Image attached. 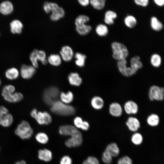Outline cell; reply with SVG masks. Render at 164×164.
I'll return each mask as SVG.
<instances>
[{"label": "cell", "mask_w": 164, "mask_h": 164, "mask_svg": "<svg viewBox=\"0 0 164 164\" xmlns=\"http://www.w3.org/2000/svg\"><path fill=\"white\" fill-rule=\"evenodd\" d=\"M105 150L108 152L113 157L117 156L120 153L119 149L117 144L114 142L108 145Z\"/></svg>", "instance_id": "cell-26"}, {"label": "cell", "mask_w": 164, "mask_h": 164, "mask_svg": "<svg viewBox=\"0 0 164 164\" xmlns=\"http://www.w3.org/2000/svg\"><path fill=\"white\" fill-rule=\"evenodd\" d=\"M91 104L92 108L97 110L102 109L104 105V102L103 98L99 96H95L91 98Z\"/></svg>", "instance_id": "cell-22"}, {"label": "cell", "mask_w": 164, "mask_h": 164, "mask_svg": "<svg viewBox=\"0 0 164 164\" xmlns=\"http://www.w3.org/2000/svg\"><path fill=\"white\" fill-rule=\"evenodd\" d=\"M73 160L72 158L68 155L63 156L60 161V164H72Z\"/></svg>", "instance_id": "cell-43"}, {"label": "cell", "mask_w": 164, "mask_h": 164, "mask_svg": "<svg viewBox=\"0 0 164 164\" xmlns=\"http://www.w3.org/2000/svg\"><path fill=\"white\" fill-rule=\"evenodd\" d=\"M11 32L13 34H20L23 27L22 23L18 19H14L10 24Z\"/></svg>", "instance_id": "cell-21"}, {"label": "cell", "mask_w": 164, "mask_h": 164, "mask_svg": "<svg viewBox=\"0 0 164 164\" xmlns=\"http://www.w3.org/2000/svg\"><path fill=\"white\" fill-rule=\"evenodd\" d=\"M125 25L129 28H133L136 25L137 21L136 18L132 15H128L124 20Z\"/></svg>", "instance_id": "cell-36"}, {"label": "cell", "mask_w": 164, "mask_h": 164, "mask_svg": "<svg viewBox=\"0 0 164 164\" xmlns=\"http://www.w3.org/2000/svg\"><path fill=\"white\" fill-rule=\"evenodd\" d=\"M4 75L7 80H14L17 79L20 76L19 70L15 67H10L5 70Z\"/></svg>", "instance_id": "cell-20"}, {"label": "cell", "mask_w": 164, "mask_h": 164, "mask_svg": "<svg viewBox=\"0 0 164 164\" xmlns=\"http://www.w3.org/2000/svg\"><path fill=\"white\" fill-rule=\"evenodd\" d=\"M126 60L118 61L117 67L119 72L123 76L126 77H131L136 73L130 67H128Z\"/></svg>", "instance_id": "cell-9"}, {"label": "cell", "mask_w": 164, "mask_h": 164, "mask_svg": "<svg viewBox=\"0 0 164 164\" xmlns=\"http://www.w3.org/2000/svg\"><path fill=\"white\" fill-rule=\"evenodd\" d=\"M95 31L98 36L103 37L108 35V29L107 26L105 24H100L97 26L95 29Z\"/></svg>", "instance_id": "cell-33"}, {"label": "cell", "mask_w": 164, "mask_h": 164, "mask_svg": "<svg viewBox=\"0 0 164 164\" xmlns=\"http://www.w3.org/2000/svg\"><path fill=\"white\" fill-rule=\"evenodd\" d=\"M154 2L159 6H161L164 5V0H154Z\"/></svg>", "instance_id": "cell-51"}, {"label": "cell", "mask_w": 164, "mask_h": 164, "mask_svg": "<svg viewBox=\"0 0 164 164\" xmlns=\"http://www.w3.org/2000/svg\"><path fill=\"white\" fill-rule=\"evenodd\" d=\"M148 96L151 101H162L164 99V88L156 85L152 86L149 88Z\"/></svg>", "instance_id": "cell-8"}, {"label": "cell", "mask_w": 164, "mask_h": 164, "mask_svg": "<svg viewBox=\"0 0 164 164\" xmlns=\"http://www.w3.org/2000/svg\"><path fill=\"white\" fill-rule=\"evenodd\" d=\"M35 139L37 142L41 144H46L49 141L48 136L43 132L37 133L35 135Z\"/></svg>", "instance_id": "cell-31"}, {"label": "cell", "mask_w": 164, "mask_h": 164, "mask_svg": "<svg viewBox=\"0 0 164 164\" xmlns=\"http://www.w3.org/2000/svg\"><path fill=\"white\" fill-rule=\"evenodd\" d=\"M60 97L62 102L67 104L72 101L73 95L71 91H69L66 93L63 92H61L60 94Z\"/></svg>", "instance_id": "cell-34"}, {"label": "cell", "mask_w": 164, "mask_h": 164, "mask_svg": "<svg viewBox=\"0 0 164 164\" xmlns=\"http://www.w3.org/2000/svg\"><path fill=\"white\" fill-rule=\"evenodd\" d=\"M29 58L32 65L36 68L38 67L39 61L43 65H46L48 63L46 53L43 50L34 49L30 53Z\"/></svg>", "instance_id": "cell-7"}, {"label": "cell", "mask_w": 164, "mask_h": 164, "mask_svg": "<svg viewBox=\"0 0 164 164\" xmlns=\"http://www.w3.org/2000/svg\"><path fill=\"white\" fill-rule=\"evenodd\" d=\"M123 107L118 102H114L111 103L108 107V112L112 116L119 117L121 116L123 112Z\"/></svg>", "instance_id": "cell-13"}, {"label": "cell", "mask_w": 164, "mask_h": 164, "mask_svg": "<svg viewBox=\"0 0 164 164\" xmlns=\"http://www.w3.org/2000/svg\"><path fill=\"white\" fill-rule=\"evenodd\" d=\"M143 137L142 135L138 132H135L132 135L131 138L132 143L136 145L141 144L143 141Z\"/></svg>", "instance_id": "cell-39"}, {"label": "cell", "mask_w": 164, "mask_h": 164, "mask_svg": "<svg viewBox=\"0 0 164 164\" xmlns=\"http://www.w3.org/2000/svg\"><path fill=\"white\" fill-rule=\"evenodd\" d=\"M84 121L79 117H75L73 120L74 126L77 129H80L83 124Z\"/></svg>", "instance_id": "cell-44"}, {"label": "cell", "mask_w": 164, "mask_h": 164, "mask_svg": "<svg viewBox=\"0 0 164 164\" xmlns=\"http://www.w3.org/2000/svg\"><path fill=\"white\" fill-rule=\"evenodd\" d=\"M146 121L148 125L151 126L155 127L159 125L160 119L159 116L157 114L152 113L148 116Z\"/></svg>", "instance_id": "cell-29"}, {"label": "cell", "mask_w": 164, "mask_h": 164, "mask_svg": "<svg viewBox=\"0 0 164 164\" xmlns=\"http://www.w3.org/2000/svg\"><path fill=\"white\" fill-rule=\"evenodd\" d=\"M15 134L22 140L30 138L34 133V130L30 123L23 120L17 125L14 130Z\"/></svg>", "instance_id": "cell-2"}, {"label": "cell", "mask_w": 164, "mask_h": 164, "mask_svg": "<svg viewBox=\"0 0 164 164\" xmlns=\"http://www.w3.org/2000/svg\"><path fill=\"white\" fill-rule=\"evenodd\" d=\"M117 17V14L115 12L111 10H108L105 13L104 21L107 24L112 25L114 24V20Z\"/></svg>", "instance_id": "cell-27"}, {"label": "cell", "mask_w": 164, "mask_h": 164, "mask_svg": "<svg viewBox=\"0 0 164 164\" xmlns=\"http://www.w3.org/2000/svg\"><path fill=\"white\" fill-rule=\"evenodd\" d=\"M14 6L12 3L9 1H5L0 4V12L4 15H8L13 12Z\"/></svg>", "instance_id": "cell-19"}, {"label": "cell", "mask_w": 164, "mask_h": 164, "mask_svg": "<svg viewBox=\"0 0 164 164\" xmlns=\"http://www.w3.org/2000/svg\"><path fill=\"white\" fill-rule=\"evenodd\" d=\"M47 59L48 62L51 65L55 66H59L62 62L61 58L58 54H51L48 57Z\"/></svg>", "instance_id": "cell-28"}, {"label": "cell", "mask_w": 164, "mask_h": 164, "mask_svg": "<svg viewBox=\"0 0 164 164\" xmlns=\"http://www.w3.org/2000/svg\"><path fill=\"white\" fill-rule=\"evenodd\" d=\"M50 110L53 113L61 116H71L75 113L73 106L58 101L51 106Z\"/></svg>", "instance_id": "cell-3"}, {"label": "cell", "mask_w": 164, "mask_h": 164, "mask_svg": "<svg viewBox=\"0 0 164 164\" xmlns=\"http://www.w3.org/2000/svg\"><path fill=\"white\" fill-rule=\"evenodd\" d=\"M60 91L58 88L51 86L46 88L44 91L43 97L45 103L49 105H52L57 100L59 96Z\"/></svg>", "instance_id": "cell-6"}, {"label": "cell", "mask_w": 164, "mask_h": 164, "mask_svg": "<svg viewBox=\"0 0 164 164\" xmlns=\"http://www.w3.org/2000/svg\"></svg>", "instance_id": "cell-54"}, {"label": "cell", "mask_w": 164, "mask_h": 164, "mask_svg": "<svg viewBox=\"0 0 164 164\" xmlns=\"http://www.w3.org/2000/svg\"><path fill=\"white\" fill-rule=\"evenodd\" d=\"M150 24L152 29L155 31H160L163 28L162 23L155 17L153 16L151 18Z\"/></svg>", "instance_id": "cell-35"}, {"label": "cell", "mask_w": 164, "mask_h": 164, "mask_svg": "<svg viewBox=\"0 0 164 164\" xmlns=\"http://www.w3.org/2000/svg\"><path fill=\"white\" fill-rule=\"evenodd\" d=\"M65 15V12L62 7H59L56 10L52 11L50 16V19L53 21H56L61 18H63Z\"/></svg>", "instance_id": "cell-25"}, {"label": "cell", "mask_w": 164, "mask_h": 164, "mask_svg": "<svg viewBox=\"0 0 164 164\" xmlns=\"http://www.w3.org/2000/svg\"><path fill=\"white\" fill-rule=\"evenodd\" d=\"M36 108L32 109L30 112V115L33 118L35 119L38 112Z\"/></svg>", "instance_id": "cell-50"}, {"label": "cell", "mask_w": 164, "mask_h": 164, "mask_svg": "<svg viewBox=\"0 0 164 164\" xmlns=\"http://www.w3.org/2000/svg\"><path fill=\"white\" fill-rule=\"evenodd\" d=\"M13 122V116L10 113L0 114V126L4 128H8L12 125Z\"/></svg>", "instance_id": "cell-17"}, {"label": "cell", "mask_w": 164, "mask_h": 164, "mask_svg": "<svg viewBox=\"0 0 164 164\" xmlns=\"http://www.w3.org/2000/svg\"><path fill=\"white\" fill-rule=\"evenodd\" d=\"M90 19L88 16L82 14L79 15L76 18L75 21L76 30L79 34L85 36L91 31V26L86 24L90 21Z\"/></svg>", "instance_id": "cell-4"}, {"label": "cell", "mask_w": 164, "mask_h": 164, "mask_svg": "<svg viewBox=\"0 0 164 164\" xmlns=\"http://www.w3.org/2000/svg\"><path fill=\"white\" fill-rule=\"evenodd\" d=\"M36 72V68L32 65L23 64L21 65L19 70L20 75L24 79L31 78Z\"/></svg>", "instance_id": "cell-10"}, {"label": "cell", "mask_w": 164, "mask_h": 164, "mask_svg": "<svg viewBox=\"0 0 164 164\" xmlns=\"http://www.w3.org/2000/svg\"><path fill=\"white\" fill-rule=\"evenodd\" d=\"M161 58L158 54H154L151 56L150 63L151 65L154 67H158L161 64Z\"/></svg>", "instance_id": "cell-38"}, {"label": "cell", "mask_w": 164, "mask_h": 164, "mask_svg": "<svg viewBox=\"0 0 164 164\" xmlns=\"http://www.w3.org/2000/svg\"><path fill=\"white\" fill-rule=\"evenodd\" d=\"M76 60L75 64L79 67H83L85 65V60L87 58L86 56L79 52H77L74 55Z\"/></svg>", "instance_id": "cell-30"}, {"label": "cell", "mask_w": 164, "mask_h": 164, "mask_svg": "<svg viewBox=\"0 0 164 164\" xmlns=\"http://www.w3.org/2000/svg\"><path fill=\"white\" fill-rule=\"evenodd\" d=\"M34 119L40 125H48L52 121L51 116L46 111H38Z\"/></svg>", "instance_id": "cell-12"}, {"label": "cell", "mask_w": 164, "mask_h": 164, "mask_svg": "<svg viewBox=\"0 0 164 164\" xmlns=\"http://www.w3.org/2000/svg\"><path fill=\"white\" fill-rule=\"evenodd\" d=\"M16 91V88L12 84H9L4 85L2 87L1 95L2 97L4 96L14 93Z\"/></svg>", "instance_id": "cell-32"}, {"label": "cell", "mask_w": 164, "mask_h": 164, "mask_svg": "<svg viewBox=\"0 0 164 164\" xmlns=\"http://www.w3.org/2000/svg\"><path fill=\"white\" fill-rule=\"evenodd\" d=\"M14 164H27L26 162L24 160H21L16 162Z\"/></svg>", "instance_id": "cell-52"}, {"label": "cell", "mask_w": 164, "mask_h": 164, "mask_svg": "<svg viewBox=\"0 0 164 164\" xmlns=\"http://www.w3.org/2000/svg\"><path fill=\"white\" fill-rule=\"evenodd\" d=\"M2 97L5 101L8 102L15 103L22 101L24 96L21 92L16 91L13 93L4 96Z\"/></svg>", "instance_id": "cell-15"}, {"label": "cell", "mask_w": 164, "mask_h": 164, "mask_svg": "<svg viewBox=\"0 0 164 164\" xmlns=\"http://www.w3.org/2000/svg\"><path fill=\"white\" fill-rule=\"evenodd\" d=\"M59 134L63 136H70L65 142V145L69 148L80 146L83 142L82 134L74 126L70 125H61L59 128Z\"/></svg>", "instance_id": "cell-1"}, {"label": "cell", "mask_w": 164, "mask_h": 164, "mask_svg": "<svg viewBox=\"0 0 164 164\" xmlns=\"http://www.w3.org/2000/svg\"></svg>", "instance_id": "cell-55"}, {"label": "cell", "mask_w": 164, "mask_h": 164, "mask_svg": "<svg viewBox=\"0 0 164 164\" xmlns=\"http://www.w3.org/2000/svg\"><path fill=\"white\" fill-rule=\"evenodd\" d=\"M61 59L65 62H69L72 59L74 53L72 49L69 46H63L60 52Z\"/></svg>", "instance_id": "cell-14"}, {"label": "cell", "mask_w": 164, "mask_h": 164, "mask_svg": "<svg viewBox=\"0 0 164 164\" xmlns=\"http://www.w3.org/2000/svg\"><path fill=\"white\" fill-rule=\"evenodd\" d=\"M112 57L117 61L126 60L129 54L127 47L120 42H114L111 44Z\"/></svg>", "instance_id": "cell-5"}, {"label": "cell", "mask_w": 164, "mask_h": 164, "mask_svg": "<svg viewBox=\"0 0 164 164\" xmlns=\"http://www.w3.org/2000/svg\"><path fill=\"white\" fill-rule=\"evenodd\" d=\"M2 84V80L1 78H0V86H1Z\"/></svg>", "instance_id": "cell-53"}, {"label": "cell", "mask_w": 164, "mask_h": 164, "mask_svg": "<svg viewBox=\"0 0 164 164\" xmlns=\"http://www.w3.org/2000/svg\"><path fill=\"white\" fill-rule=\"evenodd\" d=\"M38 157L41 161L48 162L52 160L53 154L52 152L48 149H40L38 151Z\"/></svg>", "instance_id": "cell-18"}, {"label": "cell", "mask_w": 164, "mask_h": 164, "mask_svg": "<svg viewBox=\"0 0 164 164\" xmlns=\"http://www.w3.org/2000/svg\"><path fill=\"white\" fill-rule=\"evenodd\" d=\"M112 156L107 152L104 151L102 156L103 162L106 164H110L112 161Z\"/></svg>", "instance_id": "cell-40"}, {"label": "cell", "mask_w": 164, "mask_h": 164, "mask_svg": "<svg viewBox=\"0 0 164 164\" xmlns=\"http://www.w3.org/2000/svg\"><path fill=\"white\" fill-rule=\"evenodd\" d=\"M135 3L137 5L142 7H146L149 3L148 0H135Z\"/></svg>", "instance_id": "cell-46"}, {"label": "cell", "mask_w": 164, "mask_h": 164, "mask_svg": "<svg viewBox=\"0 0 164 164\" xmlns=\"http://www.w3.org/2000/svg\"><path fill=\"white\" fill-rule=\"evenodd\" d=\"M78 2L79 4L83 6H86L90 3L89 0H78Z\"/></svg>", "instance_id": "cell-49"}, {"label": "cell", "mask_w": 164, "mask_h": 164, "mask_svg": "<svg viewBox=\"0 0 164 164\" xmlns=\"http://www.w3.org/2000/svg\"><path fill=\"white\" fill-rule=\"evenodd\" d=\"M43 8L45 12L47 14L51 12V8L50 2L46 1L44 2Z\"/></svg>", "instance_id": "cell-45"}, {"label": "cell", "mask_w": 164, "mask_h": 164, "mask_svg": "<svg viewBox=\"0 0 164 164\" xmlns=\"http://www.w3.org/2000/svg\"><path fill=\"white\" fill-rule=\"evenodd\" d=\"M123 111L127 114L132 115L137 114L139 110L138 104L133 100L127 101L123 107Z\"/></svg>", "instance_id": "cell-11"}, {"label": "cell", "mask_w": 164, "mask_h": 164, "mask_svg": "<svg viewBox=\"0 0 164 164\" xmlns=\"http://www.w3.org/2000/svg\"><path fill=\"white\" fill-rule=\"evenodd\" d=\"M68 79L70 84L73 86H79L82 83V78L78 73L76 72L70 73L68 76Z\"/></svg>", "instance_id": "cell-24"}, {"label": "cell", "mask_w": 164, "mask_h": 164, "mask_svg": "<svg viewBox=\"0 0 164 164\" xmlns=\"http://www.w3.org/2000/svg\"><path fill=\"white\" fill-rule=\"evenodd\" d=\"M82 164H100L98 160L93 156H89L82 162Z\"/></svg>", "instance_id": "cell-41"}, {"label": "cell", "mask_w": 164, "mask_h": 164, "mask_svg": "<svg viewBox=\"0 0 164 164\" xmlns=\"http://www.w3.org/2000/svg\"><path fill=\"white\" fill-rule=\"evenodd\" d=\"M106 3L105 0H91L90 3L95 9L101 10L104 7Z\"/></svg>", "instance_id": "cell-37"}, {"label": "cell", "mask_w": 164, "mask_h": 164, "mask_svg": "<svg viewBox=\"0 0 164 164\" xmlns=\"http://www.w3.org/2000/svg\"><path fill=\"white\" fill-rule=\"evenodd\" d=\"M143 65L138 56L132 57L130 60V67L136 73L138 70L142 68Z\"/></svg>", "instance_id": "cell-23"}, {"label": "cell", "mask_w": 164, "mask_h": 164, "mask_svg": "<svg viewBox=\"0 0 164 164\" xmlns=\"http://www.w3.org/2000/svg\"><path fill=\"white\" fill-rule=\"evenodd\" d=\"M117 164H133V162L129 156L125 155L120 158L118 160Z\"/></svg>", "instance_id": "cell-42"}, {"label": "cell", "mask_w": 164, "mask_h": 164, "mask_svg": "<svg viewBox=\"0 0 164 164\" xmlns=\"http://www.w3.org/2000/svg\"><path fill=\"white\" fill-rule=\"evenodd\" d=\"M89 127L90 125L89 123L87 121H84L80 129L83 131H86L89 129Z\"/></svg>", "instance_id": "cell-47"}, {"label": "cell", "mask_w": 164, "mask_h": 164, "mask_svg": "<svg viewBox=\"0 0 164 164\" xmlns=\"http://www.w3.org/2000/svg\"><path fill=\"white\" fill-rule=\"evenodd\" d=\"M9 112V109L3 105L0 106V114H5Z\"/></svg>", "instance_id": "cell-48"}, {"label": "cell", "mask_w": 164, "mask_h": 164, "mask_svg": "<svg viewBox=\"0 0 164 164\" xmlns=\"http://www.w3.org/2000/svg\"><path fill=\"white\" fill-rule=\"evenodd\" d=\"M126 125L130 131L134 132H136L140 127V123L138 119L132 116L128 118Z\"/></svg>", "instance_id": "cell-16"}]
</instances>
